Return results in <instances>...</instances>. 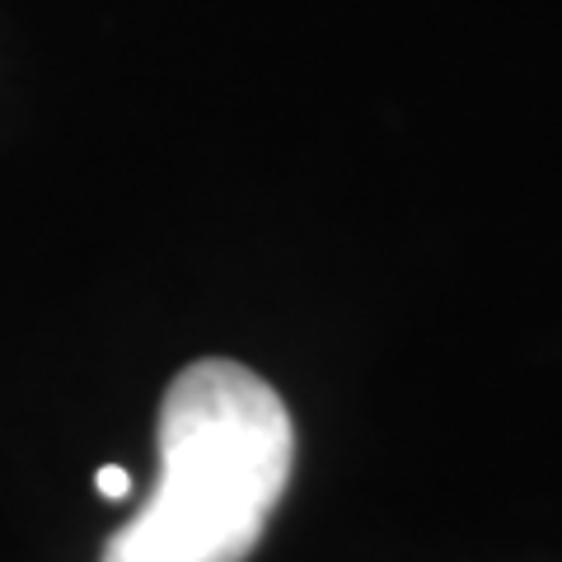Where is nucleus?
I'll use <instances>...</instances> for the list:
<instances>
[{
    "label": "nucleus",
    "mask_w": 562,
    "mask_h": 562,
    "mask_svg": "<svg viewBox=\"0 0 562 562\" xmlns=\"http://www.w3.org/2000/svg\"><path fill=\"white\" fill-rule=\"evenodd\" d=\"M295 460L281 394L239 361H198L160 408V479L103 562H244Z\"/></svg>",
    "instance_id": "f257e3e1"
},
{
    "label": "nucleus",
    "mask_w": 562,
    "mask_h": 562,
    "mask_svg": "<svg viewBox=\"0 0 562 562\" xmlns=\"http://www.w3.org/2000/svg\"><path fill=\"white\" fill-rule=\"evenodd\" d=\"M99 492H103V497H109V502L127 497V492H132V473H127V469H117V464L99 469Z\"/></svg>",
    "instance_id": "f03ea898"
}]
</instances>
